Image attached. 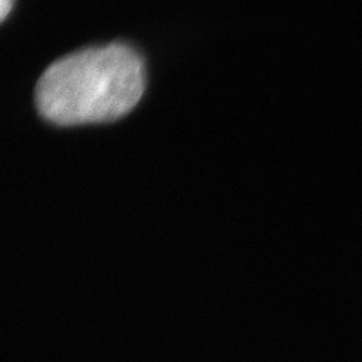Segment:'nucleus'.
<instances>
[{
  "label": "nucleus",
  "instance_id": "1",
  "mask_svg": "<svg viewBox=\"0 0 362 362\" xmlns=\"http://www.w3.org/2000/svg\"><path fill=\"white\" fill-rule=\"evenodd\" d=\"M145 90L142 56L124 42L77 50L38 78L35 105L56 126L112 122L139 103Z\"/></svg>",
  "mask_w": 362,
  "mask_h": 362
},
{
  "label": "nucleus",
  "instance_id": "2",
  "mask_svg": "<svg viewBox=\"0 0 362 362\" xmlns=\"http://www.w3.org/2000/svg\"><path fill=\"white\" fill-rule=\"evenodd\" d=\"M13 5L14 0H0V18H2V21L6 20L11 9H13Z\"/></svg>",
  "mask_w": 362,
  "mask_h": 362
}]
</instances>
